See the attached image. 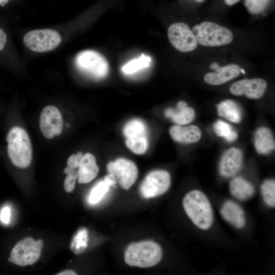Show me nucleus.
I'll return each instance as SVG.
<instances>
[{
	"instance_id": "nucleus-16",
	"label": "nucleus",
	"mask_w": 275,
	"mask_h": 275,
	"mask_svg": "<svg viewBox=\"0 0 275 275\" xmlns=\"http://www.w3.org/2000/svg\"><path fill=\"white\" fill-rule=\"evenodd\" d=\"M169 132L174 141L182 144L197 143L201 136V130L196 125H174L170 128Z\"/></svg>"
},
{
	"instance_id": "nucleus-14",
	"label": "nucleus",
	"mask_w": 275,
	"mask_h": 275,
	"mask_svg": "<svg viewBox=\"0 0 275 275\" xmlns=\"http://www.w3.org/2000/svg\"><path fill=\"white\" fill-rule=\"evenodd\" d=\"M243 164V154L241 150L236 148L227 150L223 154L219 166L220 174L226 178L235 175L241 169Z\"/></svg>"
},
{
	"instance_id": "nucleus-18",
	"label": "nucleus",
	"mask_w": 275,
	"mask_h": 275,
	"mask_svg": "<svg viewBox=\"0 0 275 275\" xmlns=\"http://www.w3.org/2000/svg\"><path fill=\"white\" fill-rule=\"evenodd\" d=\"M229 188L231 194L239 200H246L254 194L253 185L241 177H235L230 182Z\"/></svg>"
},
{
	"instance_id": "nucleus-30",
	"label": "nucleus",
	"mask_w": 275,
	"mask_h": 275,
	"mask_svg": "<svg viewBox=\"0 0 275 275\" xmlns=\"http://www.w3.org/2000/svg\"><path fill=\"white\" fill-rule=\"evenodd\" d=\"M11 216L10 208L6 206L3 208L0 214V218L2 222L6 224H8L10 222Z\"/></svg>"
},
{
	"instance_id": "nucleus-25",
	"label": "nucleus",
	"mask_w": 275,
	"mask_h": 275,
	"mask_svg": "<svg viewBox=\"0 0 275 275\" xmlns=\"http://www.w3.org/2000/svg\"><path fill=\"white\" fill-rule=\"evenodd\" d=\"M213 129L216 135L229 142L235 141L237 138V132L231 126L222 120L217 121L213 125Z\"/></svg>"
},
{
	"instance_id": "nucleus-35",
	"label": "nucleus",
	"mask_w": 275,
	"mask_h": 275,
	"mask_svg": "<svg viewBox=\"0 0 275 275\" xmlns=\"http://www.w3.org/2000/svg\"><path fill=\"white\" fill-rule=\"evenodd\" d=\"M9 0H0V6H4L6 5Z\"/></svg>"
},
{
	"instance_id": "nucleus-1",
	"label": "nucleus",
	"mask_w": 275,
	"mask_h": 275,
	"mask_svg": "<svg viewBox=\"0 0 275 275\" xmlns=\"http://www.w3.org/2000/svg\"><path fill=\"white\" fill-rule=\"evenodd\" d=\"M184 209L193 223L199 228L206 230L210 228L213 221L211 204L201 191L193 190L183 199Z\"/></svg>"
},
{
	"instance_id": "nucleus-6",
	"label": "nucleus",
	"mask_w": 275,
	"mask_h": 275,
	"mask_svg": "<svg viewBox=\"0 0 275 275\" xmlns=\"http://www.w3.org/2000/svg\"><path fill=\"white\" fill-rule=\"evenodd\" d=\"M43 244L42 240H35L32 237H26L14 246L8 260L20 266L32 265L39 259Z\"/></svg>"
},
{
	"instance_id": "nucleus-26",
	"label": "nucleus",
	"mask_w": 275,
	"mask_h": 275,
	"mask_svg": "<svg viewBox=\"0 0 275 275\" xmlns=\"http://www.w3.org/2000/svg\"><path fill=\"white\" fill-rule=\"evenodd\" d=\"M261 194L266 205L274 207L275 206V182L274 180L264 181L260 187Z\"/></svg>"
},
{
	"instance_id": "nucleus-32",
	"label": "nucleus",
	"mask_w": 275,
	"mask_h": 275,
	"mask_svg": "<svg viewBox=\"0 0 275 275\" xmlns=\"http://www.w3.org/2000/svg\"><path fill=\"white\" fill-rule=\"evenodd\" d=\"M104 180L107 182L109 186L114 185L117 183L115 176L109 173L104 177Z\"/></svg>"
},
{
	"instance_id": "nucleus-33",
	"label": "nucleus",
	"mask_w": 275,
	"mask_h": 275,
	"mask_svg": "<svg viewBox=\"0 0 275 275\" xmlns=\"http://www.w3.org/2000/svg\"><path fill=\"white\" fill-rule=\"evenodd\" d=\"M57 275H75L77 274V273L70 269L66 270L61 272H59L57 274Z\"/></svg>"
},
{
	"instance_id": "nucleus-13",
	"label": "nucleus",
	"mask_w": 275,
	"mask_h": 275,
	"mask_svg": "<svg viewBox=\"0 0 275 275\" xmlns=\"http://www.w3.org/2000/svg\"><path fill=\"white\" fill-rule=\"evenodd\" d=\"M210 68L214 72H208L204 77V81L210 85H222L237 77L241 73L240 67L236 64L221 67L217 63H213Z\"/></svg>"
},
{
	"instance_id": "nucleus-29",
	"label": "nucleus",
	"mask_w": 275,
	"mask_h": 275,
	"mask_svg": "<svg viewBox=\"0 0 275 275\" xmlns=\"http://www.w3.org/2000/svg\"><path fill=\"white\" fill-rule=\"evenodd\" d=\"M76 169L67 166L64 170V173L67 174L64 182V187L67 193H71L75 187L78 177L77 170Z\"/></svg>"
},
{
	"instance_id": "nucleus-31",
	"label": "nucleus",
	"mask_w": 275,
	"mask_h": 275,
	"mask_svg": "<svg viewBox=\"0 0 275 275\" xmlns=\"http://www.w3.org/2000/svg\"><path fill=\"white\" fill-rule=\"evenodd\" d=\"M7 42V35L5 32L0 28V50H2Z\"/></svg>"
},
{
	"instance_id": "nucleus-2",
	"label": "nucleus",
	"mask_w": 275,
	"mask_h": 275,
	"mask_svg": "<svg viewBox=\"0 0 275 275\" xmlns=\"http://www.w3.org/2000/svg\"><path fill=\"white\" fill-rule=\"evenodd\" d=\"M6 140L8 155L12 163L18 168H28L32 161L33 149L26 131L21 127H13L9 131Z\"/></svg>"
},
{
	"instance_id": "nucleus-12",
	"label": "nucleus",
	"mask_w": 275,
	"mask_h": 275,
	"mask_svg": "<svg viewBox=\"0 0 275 275\" xmlns=\"http://www.w3.org/2000/svg\"><path fill=\"white\" fill-rule=\"evenodd\" d=\"M267 87V82L263 78L243 79L233 84L230 91L234 95H244L249 98L257 99L263 96Z\"/></svg>"
},
{
	"instance_id": "nucleus-34",
	"label": "nucleus",
	"mask_w": 275,
	"mask_h": 275,
	"mask_svg": "<svg viewBox=\"0 0 275 275\" xmlns=\"http://www.w3.org/2000/svg\"><path fill=\"white\" fill-rule=\"evenodd\" d=\"M240 0H224L225 4L229 6H232L237 3H238Z\"/></svg>"
},
{
	"instance_id": "nucleus-28",
	"label": "nucleus",
	"mask_w": 275,
	"mask_h": 275,
	"mask_svg": "<svg viewBox=\"0 0 275 275\" xmlns=\"http://www.w3.org/2000/svg\"><path fill=\"white\" fill-rule=\"evenodd\" d=\"M271 0H244L248 11L252 14H259L265 11Z\"/></svg>"
},
{
	"instance_id": "nucleus-21",
	"label": "nucleus",
	"mask_w": 275,
	"mask_h": 275,
	"mask_svg": "<svg viewBox=\"0 0 275 275\" xmlns=\"http://www.w3.org/2000/svg\"><path fill=\"white\" fill-rule=\"evenodd\" d=\"M217 108L219 116L235 123L240 122L241 112L239 106L235 101L230 99L225 100L219 103Z\"/></svg>"
},
{
	"instance_id": "nucleus-10",
	"label": "nucleus",
	"mask_w": 275,
	"mask_h": 275,
	"mask_svg": "<svg viewBox=\"0 0 275 275\" xmlns=\"http://www.w3.org/2000/svg\"><path fill=\"white\" fill-rule=\"evenodd\" d=\"M108 173L113 175L117 182L125 190L129 189L136 181L138 169L131 160L120 158L108 162L106 166Z\"/></svg>"
},
{
	"instance_id": "nucleus-11",
	"label": "nucleus",
	"mask_w": 275,
	"mask_h": 275,
	"mask_svg": "<svg viewBox=\"0 0 275 275\" xmlns=\"http://www.w3.org/2000/svg\"><path fill=\"white\" fill-rule=\"evenodd\" d=\"M39 127L43 136L48 139H53L60 135L63 128L62 116L59 109L53 105L44 107L39 118Z\"/></svg>"
},
{
	"instance_id": "nucleus-4",
	"label": "nucleus",
	"mask_w": 275,
	"mask_h": 275,
	"mask_svg": "<svg viewBox=\"0 0 275 275\" xmlns=\"http://www.w3.org/2000/svg\"><path fill=\"white\" fill-rule=\"evenodd\" d=\"M198 43L207 47H218L230 44L233 34L228 28L213 22L205 21L193 28Z\"/></svg>"
},
{
	"instance_id": "nucleus-22",
	"label": "nucleus",
	"mask_w": 275,
	"mask_h": 275,
	"mask_svg": "<svg viewBox=\"0 0 275 275\" xmlns=\"http://www.w3.org/2000/svg\"><path fill=\"white\" fill-rule=\"evenodd\" d=\"M88 231L85 227L79 228L74 234L70 242L71 251L76 255L83 253L88 246Z\"/></svg>"
},
{
	"instance_id": "nucleus-23",
	"label": "nucleus",
	"mask_w": 275,
	"mask_h": 275,
	"mask_svg": "<svg viewBox=\"0 0 275 275\" xmlns=\"http://www.w3.org/2000/svg\"><path fill=\"white\" fill-rule=\"evenodd\" d=\"M126 146L133 153L142 155L144 154L148 147L147 133L125 138Z\"/></svg>"
},
{
	"instance_id": "nucleus-15",
	"label": "nucleus",
	"mask_w": 275,
	"mask_h": 275,
	"mask_svg": "<svg viewBox=\"0 0 275 275\" xmlns=\"http://www.w3.org/2000/svg\"><path fill=\"white\" fill-rule=\"evenodd\" d=\"M99 171L95 157L90 153L83 154L77 170L78 182L80 184L90 182L97 177Z\"/></svg>"
},
{
	"instance_id": "nucleus-17",
	"label": "nucleus",
	"mask_w": 275,
	"mask_h": 275,
	"mask_svg": "<svg viewBox=\"0 0 275 275\" xmlns=\"http://www.w3.org/2000/svg\"><path fill=\"white\" fill-rule=\"evenodd\" d=\"M222 217L237 228H242L245 224L244 213L235 202L229 200L225 202L220 210Z\"/></svg>"
},
{
	"instance_id": "nucleus-36",
	"label": "nucleus",
	"mask_w": 275,
	"mask_h": 275,
	"mask_svg": "<svg viewBox=\"0 0 275 275\" xmlns=\"http://www.w3.org/2000/svg\"><path fill=\"white\" fill-rule=\"evenodd\" d=\"M196 2L201 3L204 2L205 0H195Z\"/></svg>"
},
{
	"instance_id": "nucleus-8",
	"label": "nucleus",
	"mask_w": 275,
	"mask_h": 275,
	"mask_svg": "<svg viewBox=\"0 0 275 275\" xmlns=\"http://www.w3.org/2000/svg\"><path fill=\"white\" fill-rule=\"evenodd\" d=\"M171 185V176L164 170H154L145 178L140 186V193L145 199L164 194Z\"/></svg>"
},
{
	"instance_id": "nucleus-7",
	"label": "nucleus",
	"mask_w": 275,
	"mask_h": 275,
	"mask_svg": "<svg viewBox=\"0 0 275 275\" xmlns=\"http://www.w3.org/2000/svg\"><path fill=\"white\" fill-rule=\"evenodd\" d=\"M23 42L30 50L44 52L55 49L60 44L61 37L52 30H37L27 33L23 37Z\"/></svg>"
},
{
	"instance_id": "nucleus-24",
	"label": "nucleus",
	"mask_w": 275,
	"mask_h": 275,
	"mask_svg": "<svg viewBox=\"0 0 275 275\" xmlns=\"http://www.w3.org/2000/svg\"><path fill=\"white\" fill-rule=\"evenodd\" d=\"M151 62V57L143 53L138 58L133 59L124 64L121 70L126 74H131L149 67Z\"/></svg>"
},
{
	"instance_id": "nucleus-37",
	"label": "nucleus",
	"mask_w": 275,
	"mask_h": 275,
	"mask_svg": "<svg viewBox=\"0 0 275 275\" xmlns=\"http://www.w3.org/2000/svg\"><path fill=\"white\" fill-rule=\"evenodd\" d=\"M240 71H241V73H242L243 74L245 73V70L244 69H242V68H241Z\"/></svg>"
},
{
	"instance_id": "nucleus-9",
	"label": "nucleus",
	"mask_w": 275,
	"mask_h": 275,
	"mask_svg": "<svg viewBox=\"0 0 275 275\" xmlns=\"http://www.w3.org/2000/svg\"><path fill=\"white\" fill-rule=\"evenodd\" d=\"M168 36L172 46L181 52L193 51L198 46L194 33L187 24L183 22H176L171 25L168 30Z\"/></svg>"
},
{
	"instance_id": "nucleus-19",
	"label": "nucleus",
	"mask_w": 275,
	"mask_h": 275,
	"mask_svg": "<svg viewBox=\"0 0 275 275\" xmlns=\"http://www.w3.org/2000/svg\"><path fill=\"white\" fill-rule=\"evenodd\" d=\"M254 144L258 153L266 154L274 149V141L271 131L267 128H258L255 134Z\"/></svg>"
},
{
	"instance_id": "nucleus-3",
	"label": "nucleus",
	"mask_w": 275,
	"mask_h": 275,
	"mask_svg": "<svg viewBox=\"0 0 275 275\" xmlns=\"http://www.w3.org/2000/svg\"><path fill=\"white\" fill-rule=\"evenodd\" d=\"M162 251L157 243L146 240L130 244L124 253V261L129 266L149 268L161 260Z\"/></svg>"
},
{
	"instance_id": "nucleus-27",
	"label": "nucleus",
	"mask_w": 275,
	"mask_h": 275,
	"mask_svg": "<svg viewBox=\"0 0 275 275\" xmlns=\"http://www.w3.org/2000/svg\"><path fill=\"white\" fill-rule=\"evenodd\" d=\"M109 184L104 180L98 183L91 190L89 197V201L92 204L99 202L108 191Z\"/></svg>"
},
{
	"instance_id": "nucleus-5",
	"label": "nucleus",
	"mask_w": 275,
	"mask_h": 275,
	"mask_svg": "<svg viewBox=\"0 0 275 275\" xmlns=\"http://www.w3.org/2000/svg\"><path fill=\"white\" fill-rule=\"evenodd\" d=\"M75 64L80 72L94 79L104 77L108 71V65L105 59L93 50L79 52L75 57Z\"/></svg>"
},
{
	"instance_id": "nucleus-20",
	"label": "nucleus",
	"mask_w": 275,
	"mask_h": 275,
	"mask_svg": "<svg viewBox=\"0 0 275 275\" xmlns=\"http://www.w3.org/2000/svg\"><path fill=\"white\" fill-rule=\"evenodd\" d=\"M165 116L171 118L177 125L187 124L193 121L195 117L194 109L182 104L178 103L176 108H168L165 112Z\"/></svg>"
}]
</instances>
